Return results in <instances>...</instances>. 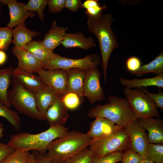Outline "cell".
Masks as SVG:
<instances>
[{"instance_id":"cell-36","label":"cell","mask_w":163,"mask_h":163,"mask_svg":"<svg viewBox=\"0 0 163 163\" xmlns=\"http://www.w3.org/2000/svg\"><path fill=\"white\" fill-rule=\"evenodd\" d=\"M144 91L149 97L155 104L157 108L163 110V92L160 88H158V92L154 94L149 92L147 89L144 88H139Z\"/></svg>"},{"instance_id":"cell-1","label":"cell","mask_w":163,"mask_h":163,"mask_svg":"<svg viewBox=\"0 0 163 163\" xmlns=\"http://www.w3.org/2000/svg\"><path fill=\"white\" fill-rule=\"evenodd\" d=\"M88 17L87 24L88 30L97 38L99 42L104 81L106 83L109 58L113 50L119 46L116 34L111 27L114 19L110 13Z\"/></svg>"},{"instance_id":"cell-9","label":"cell","mask_w":163,"mask_h":163,"mask_svg":"<svg viewBox=\"0 0 163 163\" xmlns=\"http://www.w3.org/2000/svg\"><path fill=\"white\" fill-rule=\"evenodd\" d=\"M101 75L97 66L86 72L84 85V96L92 104L105 99L100 82Z\"/></svg>"},{"instance_id":"cell-25","label":"cell","mask_w":163,"mask_h":163,"mask_svg":"<svg viewBox=\"0 0 163 163\" xmlns=\"http://www.w3.org/2000/svg\"><path fill=\"white\" fill-rule=\"evenodd\" d=\"M131 74L138 76L152 73L156 76L163 74V52L161 51L152 61L142 66L137 71Z\"/></svg>"},{"instance_id":"cell-7","label":"cell","mask_w":163,"mask_h":163,"mask_svg":"<svg viewBox=\"0 0 163 163\" xmlns=\"http://www.w3.org/2000/svg\"><path fill=\"white\" fill-rule=\"evenodd\" d=\"M123 93L138 119L159 117L158 108L140 89L125 88Z\"/></svg>"},{"instance_id":"cell-48","label":"cell","mask_w":163,"mask_h":163,"mask_svg":"<svg viewBox=\"0 0 163 163\" xmlns=\"http://www.w3.org/2000/svg\"><path fill=\"white\" fill-rule=\"evenodd\" d=\"M139 163H144V160L142 161H141Z\"/></svg>"},{"instance_id":"cell-35","label":"cell","mask_w":163,"mask_h":163,"mask_svg":"<svg viewBox=\"0 0 163 163\" xmlns=\"http://www.w3.org/2000/svg\"><path fill=\"white\" fill-rule=\"evenodd\" d=\"M140 154L131 149L123 152L121 161L122 163H139L144 160Z\"/></svg>"},{"instance_id":"cell-12","label":"cell","mask_w":163,"mask_h":163,"mask_svg":"<svg viewBox=\"0 0 163 163\" xmlns=\"http://www.w3.org/2000/svg\"><path fill=\"white\" fill-rule=\"evenodd\" d=\"M0 2L7 5L9 11L10 21L7 27L12 29L18 25L24 24L29 17L33 18L35 14L34 12L26 11L24 3L19 2L15 0H0Z\"/></svg>"},{"instance_id":"cell-39","label":"cell","mask_w":163,"mask_h":163,"mask_svg":"<svg viewBox=\"0 0 163 163\" xmlns=\"http://www.w3.org/2000/svg\"><path fill=\"white\" fill-rule=\"evenodd\" d=\"M106 8V6L105 5L101 6L98 2L85 9V14L88 16H96L102 14L104 10Z\"/></svg>"},{"instance_id":"cell-45","label":"cell","mask_w":163,"mask_h":163,"mask_svg":"<svg viewBox=\"0 0 163 163\" xmlns=\"http://www.w3.org/2000/svg\"><path fill=\"white\" fill-rule=\"evenodd\" d=\"M4 130L3 124L0 121V139L3 136V133Z\"/></svg>"},{"instance_id":"cell-16","label":"cell","mask_w":163,"mask_h":163,"mask_svg":"<svg viewBox=\"0 0 163 163\" xmlns=\"http://www.w3.org/2000/svg\"><path fill=\"white\" fill-rule=\"evenodd\" d=\"M69 117L68 109L60 98L48 108L46 113L45 120L50 126H64Z\"/></svg>"},{"instance_id":"cell-5","label":"cell","mask_w":163,"mask_h":163,"mask_svg":"<svg viewBox=\"0 0 163 163\" xmlns=\"http://www.w3.org/2000/svg\"><path fill=\"white\" fill-rule=\"evenodd\" d=\"M89 148L95 156L101 157L131 149L130 141L125 128L122 126L109 134L92 139Z\"/></svg>"},{"instance_id":"cell-17","label":"cell","mask_w":163,"mask_h":163,"mask_svg":"<svg viewBox=\"0 0 163 163\" xmlns=\"http://www.w3.org/2000/svg\"><path fill=\"white\" fill-rule=\"evenodd\" d=\"M61 44L66 49L79 48L85 50L96 46V43L92 37H86L81 32L66 33Z\"/></svg>"},{"instance_id":"cell-13","label":"cell","mask_w":163,"mask_h":163,"mask_svg":"<svg viewBox=\"0 0 163 163\" xmlns=\"http://www.w3.org/2000/svg\"><path fill=\"white\" fill-rule=\"evenodd\" d=\"M11 52L17 58L18 64L15 69L30 73H37L43 69L42 64L34 56L24 48L14 47Z\"/></svg>"},{"instance_id":"cell-20","label":"cell","mask_w":163,"mask_h":163,"mask_svg":"<svg viewBox=\"0 0 163 163\" xmlns=\"http://www.w3.org/2000/svg\"><path fill=\"white\" fill-rule=\"evenodd\" d=\"M121 127L107 119L97 117L91 123L89 130L86 133L94 139L109 134Z\"/></svg>"},{"instance_id":"cell-11","label":"cell","mask_w":163,"mask_h":163,"mask_svg":"<svg viewBox=\"0 0 163 163\" xmlns=\"http://www.w3.org/2000/svg\"><path fill=\"white\" fill-rule=\"evenodd\" d=\"M125 128L130 139L131 149L145 158L149 143L145 130L140 126L138 119Z\"/></svg>"},{"instance_id":"cell-38","label":"cell","mask_w":163,"mask_h":163,"mask_svg":"<svg viewBox=\"0 0 163 163\" xmlns=\"http://www.w3.org/2000/svg\"><path fill=\"white\" fill-rule=\"evenodd\" d=\"M142 66L141 61L138 57L132 56L129 57L126 61V69L131 73L138 70Z\"/></svg>"},{"instance_id":"cell-42","label":"cell","mask_w":163,"mask_h":163,"mask_svg":"<svg viewBox=\"0 0 163 163\" xmlns=\"http://www.w3.org/2000/svg\"><path fill=\"white\" fill-rule=\"evenodd\" d=\"M37 158L39 163H52L45 156L36 151L32 152Z\"/></svg>"},{"instance_id":"cell-34","label":"cell","mask_w":163,"mask_h":163,"mask_svg":"<svg viewBox=\"0 0 163 163\" xmlns=\"http://www.w3.org/2000/svg\"><path fill=\"white\" fill-rule=\"evenodd\" d=\"M123 152H115L101 157L94 156L92 163H116L120 161L122 159Z\"/></svg>"},{"instance_id":"cell-24","label":"cell","mask_w":163,"mask_h":163,"mask_svg":"<svg viewBox=\"0 0 163 163\" xmlns=\"http://www.w3.org/2000/svg\"><path fill=\"white\" fill-rule=\"evenodd\" d=\"M120 80L126 88L139 89L144 87L155 86L158 88H163V74L152 78L128 79L121 77Z\"/></svg>"},{"instance_id":"cell-4","label":"cell","mask_w":163,"mask_h":163,"mask_svg":"<svg viewBox=\"0 0 163 163\" xmlns=\"http://www.w3.org/2000/svg\"><path fill=\"white\" fill-rule=\"evenodd\" d=\"M108 102L103 105H96L89 109L88 116L91 118L104 117L116 125L126 127L138 119L126 97L110 95Z\"/></svg>"},{"instance_id":"cell-8","label":"cell","mask_w":163,"mask_h":163,"mask_svg":"<svg viewBox=\"0 0 163 163\" xmlns=\"http://www.w3.org/2000/svg\"><path fill=\"white\" fill-rule=\"evenodd\" d=\"M101 63L100 57L96 53L90 54L78 59L68 58L56 54L43 69L65 70L78 69L88 71L97 66Z\"/></svg>"},{"instance_id":"cell-44","label":"cell","mask_w":163,"mask_h":163,"mask_svg":"<svg viewBox=\"0 0 163 163\" xmlns=\"http://www.w3.org/2000/svg\"><path fill=\"white\" fill-rule=\"evenodd\" d=\"M27 163H39L35 156L32 153Z\"/></svg>"},{"instance_id":"cell-18","label":"cell","mask_w":163,"mask_h":163,"mask_svg":"<svg viewBox=\"0 0 163 163\" xmlns=\"http://www.w3.org/2000/svg\"><path fill=\"white\" fill-rule=\"evenodd\" d=\"M67 90L66 92H72L82 98L84 96V85L87 71L78 69L66 70Z\"/></svg>"},{"instance_id":"cell-3","label":"cell","mask_w":163,"mask_h":163,"mask_svg":"<svg viewBox=\"0 0 163 163\" xmlns=\"http://www.w3.org/2000/svg\"><path fill=\"white\" fill-rule=\"evenodd\" d=\"M64 126H50L46 130L37 133L21 132L11 135L8 143L15 149L36 151L44 155L50 143L68 131Z\"/></svg>"},{"instance_id":"cell-23","label":"cell","mask_w":163,"mask_h":163,"mask_svg":"<svg viewBox=\"0 0 163 163\" xmlns=\"http://www.w3.org/2000/svg\"><path fill=\"white\" fill-rule=\"evenodd\" d=\"M13 40L12 43L14 47L23 48L24 46L33 41V39L39 35L40 33L28 29L25 24L19 25L12 30Z\"/></svg>"},{"instance_id":"cell-46","label":"cell","mask_w":163,"mask_h":163,"mask_svg":"<svg viewBox=\"0 0 163 163\" xmlns=\"http://www.w3.org/2000/svg\"><path fill=\"white\" fill-rule=\"evenodd\" d=\"M144 163H155L151 160L145 158L144 159Z\"/></svg>"},{"instance_id":"cell-21","label":"cell","mask_w":163,"mask_h":163,"mask_svg":"<svg viewBox=\"0 0 163 163\" xmlns=\"http://www.w3.org/2000/svg\"><path fill=\"white\" fill-rule=\"evenodd\" d=\"M67 27H59L55 21L51 23L50 30L45 34L44 39L41 42L46 48L53 50L61 44V42L66 36Z\"/></svg>"},{"instance_id":"cell-29","label":"cell","mask_w":163,"mask_h":163,"mask_svg":"<svg viewBox=\"0 0 163 163\" xmlns=\"http://www.w3.org/2000/svg\"><path fill=\"white\" fill-rule=\"evenodd\" d=\"M145 158L155 163H163V144L149 143Z\"/></svg>"},{"instance_id":"cell-15","label":"cell","mask_w":163,"mask_h":163,"mask_svg":"<svg viewBox=\"0 0 163 163\" xmlns=\"http://www.w3.org/2000/svg\"><path fill=\"white\" fill-rule=\"evenodd\" d=\"M12 76L25 88L34 93L46 86L39 75L34 73L15 69Z\"/></svg>"},{"instance_id":"cell-2","label":"cell","mask_w":163,"mask_h":163,"mask_svg":"<svg viewBox=\"0 0 163 163\" xmlns=\"http://www.w3.org/2000/svg\"><path fill=\"white\" fill-rule=\"evenodd\" d=\"M92 139L86 133L68 131L50 143L44 155L52 163H62L89 146Z\"/></svg>"},{"instance_id":"cell-47","label":"cell","mask_w":163,"mask_h":163,"mask_svg":"<svg viewBox=\"0 0 163 163\" xmlns=\"http://www.w3.org/2000/svg\"><path fill=\"white\" fill-rule=\"evenodd\" d=\"M1 8H2V5L1 3L0 2V14H1Z\"/></svg>"},{"instance_id":"cell-27","label":"cell","mask_w":163,"mask_h":163,"mask_svg":"<svg viewBox=\"0 0 163 163\" xmlns=\"http://www.w3.org/2000/svg\"><path fill=\"white\" fill-rule=\"evenodd\" d=\"M0 117L6 119L17 131L21 128V120L18 113L11 110L0 101Z\"/></svg>"},{"instance_id":"cell-14","label":"cell","mask_w":163,"mask_h":163,"mask_svg":"<svg viewBox=\"0 0 163 163\" xmlns=\"http://www.w3.org/2000/svg\"><path fill=\"white\" fill-rule=\"evenodd\" d=\"M140 126L148 131L149 143L163 144V120L157 118L138 119Z\"/></svg>"},{"instance_id":"cell-10","label":"cell","mask_w":163,"mask_h":163,"mask_svg":"<svg viewBox=\"0 0 163 163\" xmlns=\"http://www.w3.org/2000/svg\"><path fill=\"white\" fill-rule=\"evenodd\" d=\"M37 73L44 84L52 89L60 97L66 93L67 82L66 70L42 69Z\"/></svg>"},{"instance_id":"cell-26","label":"cell","mask_w":163,"mask_h":163,"mask_svg":"<svg viewBox=\"0 0 163 163\" xmlns=\"http://www.w3.org/2000/svg\"><path fill=\"white\" fill-rule=\"evenodd\" d=\"M14 69L12 66L0 69V101L9 108L11 105L8 99V90Z\"/></svg>"},{"instance_id":"cell-6","label":"cell","mask_w":163,"mask_h":163,"mask_svg":"<svg viewBox=\"0 0 163 163\" xmlns=\"http://www.w3.org/2000/svg\"><path fill=\"white\" fill-rule=\"evenodd\" d=\"M12 88L8 91V100L19 112L27 117L38 120L41 118L37 110L34 94L25 88L14 77Z\"/></svg>"},{"instance_id":"cell-33","label":"cell","mask_w":163,"mask_h":163,"mask_svg":"<svg viewBox=\"0 0 163 163\" xmlns=\"http://www.w3.org/2000/svg\"><path fill=\"white\" fill-rule=\"evenodd\" d=\"M12 30L7 26L0 27V50H7L12 42Z\"/></svg>"},{"instance_id":"cell-30","label":"cell","mask_w":163,"mask_h":163,"mask_svg":"<svg viewBox=\"0 0 163 163\" xmlns=\"http://www.w3.org/2000/svg\"><path fill=\"white\" fill-rule=\"evenodd\" d=\"M48 2L47 0H30L27 3L25 4L24 8L27 11L37 13L40 19L43 21V11Z\"/></svg>"},{"instance_id":"cell-37","label":"cell","mask_w":163,"mask_h":163,"mask_svg":"<svg viewBox=\"0 0 163 163\" xmlns=\"http://www.w3.org/2000/svg\"><path fill=\"white\" fill-rule=\"evenodd\" d=\"M66 0H49L48 5L49 11L56 13L62 11L65 8Z\"/></svg>"},{"instance_id":"cell-32","label":"cell","mask_w":163,"mask_h":163,"mask_svg":"<svg viewBox=\"0 0 163 163\" xmlns=\"http://www.w3.org/2000/svg\"><path fill=\"white\" fill-rule=\"evenodd\" d=\"M60 99L68 110H75L82 103V98L77 94L72 92H66Z\"/></svg>"},{"instance_id":"cell-40","label":"cell","mask_w":163,"mask_h":163,"mask_svg":"<svg viewBox=\"0 0 163 163\" xmlns=\"http://www.w3.org/2000/svg\"><path fill=\"white\" fill-rule=\"evenodd\" d=\"M82 4L81 0H66L65 8L75 12L82 8Z\"/></svg>"},{"instance_id":"cell-31","label":"cell","mask_w":163,"mask_h":163,"mask_svg":"<svg viewBox=\"0 0 163 163\" xmlns=\"http://www.w3.org/2000/svg\"><path fill=\"white\" fill-rule=\"evenodd\" d=\"M94 156L91 150L87 147L62 163H92Z\"/></svg>"},{"instance_id":"cell-19","label":"cell","mask_w":163,"mask_h":163,"mask_svg":"<svg viewBox=\"0 0 163 163\" xmlns=\"http://www.w3.org/2000/svg\"><path fill=\"white\" fill-rule=\"evenodd\" d=\"M34 94L37 110L41 120H44L46 113L48 108L60 97L52 89L47 86Z\"/></svg>"},{"instance_id":"cell-28","label":"cell","mask_w":163,"mask_h":163,"mask_svg":"<svg viewBox=\"0 0 163 163\" xmlns=\"http://www.w3.org/2000/svg\"><path fill=\"white\" fill-rule=\"evenodd\" d=\"M30 154L29 151L15 149L0 163H27Z\"/></svg>"},{"instance_id":"cell-43","label":"cell","mask_w":163,"mask_h":163,"mask_svg":"<svg viewBox=\"0 0 163 163\" xmlns=\"http://www.w3.org/2000/svg\"><path fill=\"white\" fill-rule=\"evenodd\" d=\"M7 56L6 53L2 50H0V65L4 64L6 61Z\"/></svg>"},{"instance_id":"cell-41","label":"cell","mask_w":163,"mask_h":163,"mask_svg":"<svg viewBox=\"0 0 163 163\" xmlns=\"http://www.w3.org/2000/svg\"><path fill=\"white\" fill-rule=\"evenodd\" d=\"M15 149L8 144L0 143V163Z\"/></svg>"},{"instance_id":"cell-22","label":"cell","mask_w":163,"mask_h":163,"mask_svg":"<svg viewBox=\"0 0 163 163\" xmlns=\"http://www.w3.org/2000/svg\"><path fill=\"white\" fill-rule=\"evenodd\" d=\"M23 48L31 53L42 64L43 68L56 54L45 46L41 41H33Z\"/></svg>"}]
</instances>
